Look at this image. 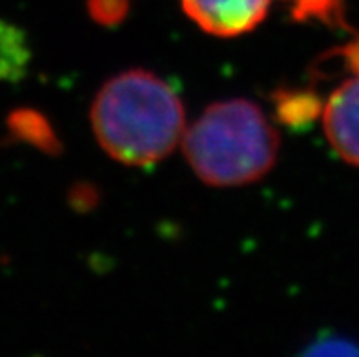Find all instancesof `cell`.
Listing matches in <instances>:
<instances>
[{
	"mask_svg": "<svg viewBox=\"0 0 359 357\" xmlns=\"http://www.w3.org/2000/svg\"><path fill=\"white\" fill-rule=\"evenodd\" d=\"M90 121L100 148L126 166L159 163L187 131L181 97L146 69H128L109 79L93 99Z\"/></svg>",
	"mask_w": 359,
	"mask_h": 357,
	"instance_id": "obj_1",
	"label": "cell"
},
{
	"mask_svg": "<svg viewBox=\"0 0 359 357\" xmlns=\"http://www.w3.org/2000/svg\"><path fill=\"white\" fill-rule=\"evenodd\" d=\"M182 151L205 184L236 188L259 181L272 170L279 133L252 100H221L184 131Z\"/></svg>",
	"mask_w": 359,
	"mask_h": 357,
	"instance_id": "obj_2",
	"label": "cell"
},
{
	"mask_svg": "<svg viewBox=\"0 0 359 357\" xmlns=\"http://www.w3.org/2000/svg\"><path fill=\"white\" fill-rule=\"evenodd\" d=\"M182 11L208 35L239 36L263 22L272 0H181Z\"/></svg>",
	"mask_w": 359,
	"mask_h": 357,
	"instance_id": "obj_3",
	"label": "cell"
},
{
	"mask_svg": "<svg viewBox=\"0 0 359 357\" xmlns=\"http://www.w3.org/2000/svg\"><path fill=\"white\" fill-rule=\"evenodd\" d=\"M321 117L328 144L345 163L359 168V77L332 91Z\"/></svg>",
	"mask_w": 359,
	"mask_h": 357,
	"instance_id": "obj_4",
	"label": "cell"
},
{
	"mask_svg": "<svg viewBox=\"0 0 359 357\" xmlns=\"http://www.w3.org/2000/svg\"><path fill=\"white\" fill-rule=\"evenodd\" d=\"M273 117L279 124L292 130H305L323 114L325 102L316 91L285 88L272 95Z\"/></svg>",
	"mask_w": 359,
	"mask_h": 357,
	"instance_id": "obj_5",
	"label": "cell"
},
{
	"mask_svg": "<svg viewBox=\"0 0 359 357\" xmlns=\"http://www.w3.org/2000/svg\"><path fill=\"white\" fill-rule=\"evenodd\" d=\"M8 130L11 137L20 142L41 149L48 155H59L62 151L60 140L51 128L50 121L36 109L18 108L8 115Z\"/></svg>",
	"mask_w": 359,
	"mask_h": 357,
	"instance_id": "obj_6",
	"label": "cell"
},
{
	"mask_svg": "<svg viewBox=\"0 0 359 357\" xmlns=\"http://www.w3.org/2000/svg\"><path fill=\"white\" fill-rule=\"evenodd\" d=\"M29 60L27 36L15 24L0 20V81L17 82L26 77Z\"/></svg>",
	"mask_w": 359,
	"mask_h": 357,
	"instance_id": "obj_7",
	"label": "cell"
},
{
	"mask_svg": "<svg viewBox=\"0 0 359 357\" xmlns=\"http://www.w3.org/2000/svg\"><path fill=\"white\" fill-rule=\"evenodd\" d=\"M294 22H321L328 27H348L346 0H285Z\"/></svg>",
	"mask_w": 359,
	"mask_h": 357,
	"instance_id": "obj_8",
	"label": "cell"
},
{
	"mask_svg": "<svg viewBox=\"0 0 359 357\" xmlns=\"http://www.w3.org/2000/svg\"><path fill=\"white\" fill-rule=\"evenodd\" d=\"M132 0H86V11L93 22L106 27L123 24L130 15Z\"/></svg>",
	"mask_w": 359,
	"mask_h": 357,
	"instance_id": "obj_9",
	"label": "cell"
},
{
	"mask_svg": "<svg viewBox=\"0 0 359 357\" xmlns=\"http://www.w3.org/2000/svg\"><path fill=\"white\" fill-rule=\"evenodd\" d=\"M69 197H72V206L77 210H90L91 206H95L97 201H99L97 199L99 194H97L95 188L90 184H82L77 186V188H73Z\"/></svg>",
	"mask_w": 359,
	"mask_h": 357,
	"instance_id": "obj_10",
	"label": "cell"
},
{
	"mask_svg": "<svg viewBox=\"0 0 359 357\" xmlns=\"http://www.w3.org/2000/svg\"><path fill=\"white\" fill-rule=\"evenodd\" d=\"M336 57H341L346 69L354 73V77H359V39L336 50Z\"/></svg>",
	"mask_w": 359,
	"mask_h": 357,
	"instance_id": "obj_11",
	"label": "cell"
}]
</instances>
